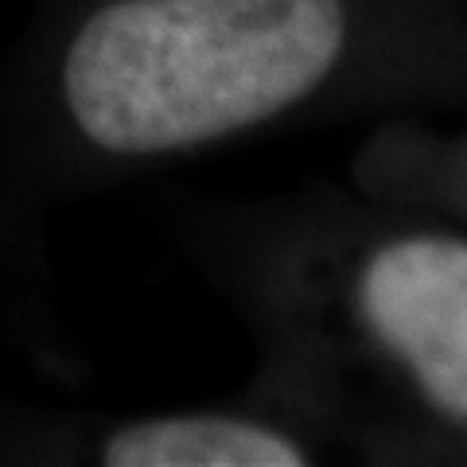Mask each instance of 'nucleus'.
<instances>
[{
  "label": "nucleus",
  "mask_w": 467,
  "mask_h": 467,
  "mask_svg": "<svg viewBox=\"0 0 467 467\" xmlns=\"http://www.w3.org/2000/svg\"><path fill=\"white\" fill-rule=\"evenodd\" d=\"M389 78L382 0H101L58 90L75 133L125 164L238 140Z\"/></svg>",
  "instance_id": "f257e3e1"
},
{
  "label": "nucleus",
  "mask_w": 467,
  "mask_h": 467,
  "mask_svg": "<svg viewBox=\"0 0 467 467\" xmlns=\"http://www.w3.org/2000/svg\"><path fill=\"white\" fill-rule=\"evenodd\" d=\"M355 331L441 425L467 429V238L398 230L350 269Z\"/></svg>",
  "instance_id": "f03ea898"
},
{
  "label": "nucleus",
  "mask_w": 467,
  "mask_h": 467,
  "mask_svg": "<svg viewBox=\"0 0 467 467\" xmlns=\"http://www.w3.org/2000/svg\"><path fill=\"white\" fill-rule=\"evenodd\" d=\"M106 467H300L308 441L250 413H160L117 425L98 444Z\"/></svg>",
  "instance_id": "7ed1b4c3"
}]
</instances>
